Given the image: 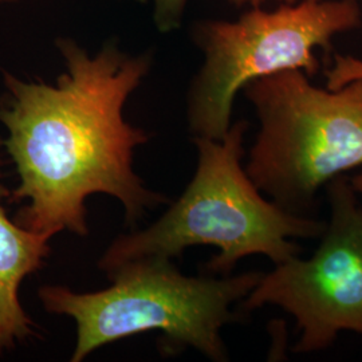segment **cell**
I'll return each mask as SVG.
<instances>
[{"instance_id":"cell-8","label":"cell","mask_w":362,"mask_h":362,"mask_svg":"<svg viewBox=\"0 0 362 362\" xmlns=\"http://www.w3.org/2000/svg\"><path fill=\"white\" fill-rule=\"evenodd\" d=\"M326 88L337 90L353 81H362V58L336 54L332 67L325 70Z\"/></svg>"},{"instance_id":"cell-2","label":"cell","mask_w":362,"mask_h":362,"mask_svg":"<svg viewBox=\"0 0 362 362\" xmlns=\"http://www.w3.org/2000/svg\"><path fill=\"white\" fill-rule=\"evenodd\" d=\"M247 121L231 124L220 139L194 137L197 167L180 197L148 228L118 236L98 267L106 275L136 259H172L192 246L219 250L207 272L230 275L240 259L266 255L279 264L297 257L294 239L321 238L322 220L279 207L262 196L242 165Z\"/></svg>"},{"instance_id":"cell-11","label":"cell","mask_w":362,"mask_h":362,"mask_svg":"<svg viewBox=\"0 0 362 362\" xmlns=\"http://www.w3.org/2000/svg\"><path fill=\"white\" fill-rule=\"evenodd\" d=\"M349 180L351 187L354 188V191H356L357 194H362V170L361 172H358L357 175H354L353 177H349Z\"/></svg>"},{"instance_id":"cell-6","label":"cell","mask_w":362,"mask_h":362,"mask_svg":"<svg viewBox=\"0 0 362 362\" xmlns=\"http://www.w3.org/2000/svg\"><path fill=\"white\" fill-rule=\"evenodd\" d=\"M330 221L309 259H288L270 272L242 302V310L279 306L300 332L294 351L330 348L339 332L362 336V208L349 177L326 184Z\"/></svg>"},{"instance_id":"cell-4","label":"cell","mask_w":362,"mask_h":362,"mask_svg":"<svg viewBox=\"0 0 362 362\" xmlns=\"http://www.w3.org/2000/svg\"><path fill=\"white\" fill-rule=\"evenodd\" d=\"M309 78L284 70L243 88L260 125L247 175L279 207L303 216L321 187L362 167V81L330 90Z\"/></svg>"},{"instance_id":"cell-3","label":"cell","mask_w":362,"mask_h":362,"mask_svg":"<svg viewBox=\"0 0 362 362\" xmlns=\"http://www.w3.org/2000/svg\"><path fill=\"white\" fill-rule=\"evenodd\" d=\"M264 272L187 276L170 259L127 262L107 274L112 285L78 293L66 286H43L38 291L45 310L66 315L77 326L71 362L122 338L157 330L163 348L177 354L192 348L212 361H228L221 329L239 320L231 310L258 285Z\"/></svg>"},{"instance_id":"cell-9","label":"cell","mask_w":362,"mask_h":362,"mask_svg":"<svg viewBox=\"0 0 362 362\" xmlns=\"http://www.w3.org/2000/svg\"><path fill=\"white\" fill-rule=\"evenodd\" d=\"M188 0H155V23L160 31L168 33L180 26Z\"/></svg>"},{"instance_id":"cell-10","label":"cell","mask_w":362,"mask_h":362,"mask_svg":"<svg viewBox=\"0 0 362 362\" xmlns=\"http://www.w3.org/2000/svg\"><path fill=\"white\" fill-rule=\"evenodd\" d=\"M235 6H251V7H260L266 0H230ZM275 1H281L286 4H293L297 3L299 0H275Z\"/></svg>"},{"instance_id":"cell-12","label":"cell","mask_w":362,"mask_h":362,"mask_svg":"<svg viewBox=\"0 0 362 362\" xmlns=\"http://www.w3.org/2000/svg\"><path fill=\"white\" fill-rule=\"evenodd\" d=\"M311 1H318V0H311ZM357 1V0H356Z\"/></svg>"},{"instance_id":"cell-1","label":"cell","mask_w":362,"mask_h":362,"mask_svg":"<svg viewBox=\"0 0 362 362\" xmlns=\"http://www.w3.org/2000/svg\"><path fill=\"white\" fill-rule=\"evenodd\" d=\"M57 46L66 71L55 85L4 74L0 122L8 137L3 146L21 180L10 200L26 202L13 220L50 239L64 231L86 236V199L105 194L116 197L136 227L149 209L169 203L134 172V149L149 137L122 113L151 57L125 54L116 43L93 57L71 39Z\"/></svg>"},{"instance_id":"cell-7","label":"cell","mask_w":362,"mask_h":362,"mask_svg":"<svg viewBox=\"0 0 362 362\" xmlns=\"http://www.w3.org/2000/svg\"><path fill=\"white\" fill-rule=\"evenodd\" d=\"M1 148L0 139V180ZM4 197L10 194L0 181V354L35 334L34 324L21 305L19 287L28 275L43 267L52 252L50 238L31 233L7 216L1 204Z\"/></svg>"},{"instance_id":"cell-5","label":"cell","mask_w":362,"mask_h":362,"mask_svg":"<svg viewBox=\"0 0 362 362\" xmlns=\"http://www.w3.org/2000/svg\"><path fill=\"white\" fill-rule=\"evenodd\" d=\"M362 25L356 0L282 3L272 11L252 7L238 21H209L194 30L204 64L188 93L194 137L220 140L231 127L235 97L248 82L284 70H320L315 49L332 50L333 38Z\"/></svg>"}]
</instances>
